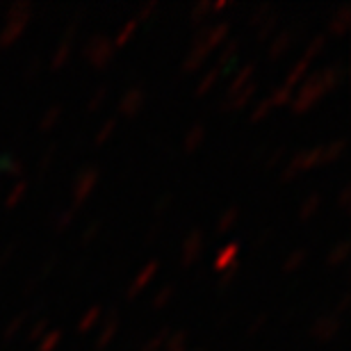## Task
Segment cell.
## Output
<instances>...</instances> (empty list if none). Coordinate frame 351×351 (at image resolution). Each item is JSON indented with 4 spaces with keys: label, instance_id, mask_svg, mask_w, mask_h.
I'll use <instances>...</instances> for the list:
<instances>
[{
    "label": "cell",
    "instance_id": "cell-1",
    "mask_svg": "<svg viewBox=\"0 0 351 351\" xmlns=\"http://www.w3.org/2000/svg\"><path fill=\"white\" fill-rule=\"evenodd\" d=\"M328 91L324 87V82H322V75L319 71H311L306 75V80L301 82V85L294 89V96H292V103L290 108L294 114H306L308 110H313L315 105L319 103L322 96H326Z\"/></svg>",
    "mask_w": 351,
    "mask_h": 351
},
{
    "label": "cell",
    "instance_id": "cell-2",
    "mask_svg": "<svg viewBox=\"0 0 351 351\" xmlns=\"http://www.w3.org/2000/svg\"><path fill=\"white\" fill-rule=\"evenodd\" d=\"M85 58L87 62L98 71L110 66V62L114 60V46H112V39L105 37V34H94L89 37L85 44Z\"/></svg>",
    "mask_w": 351,
    "mask_h": 351
},
{
    "label": "cell",
    "instance_id": "cell-3",
    "mask_svg": "<svg viewBox=\"0 0 351 351\" xmlns=\"http://www.w3.org/2000/svg\"><path fill=\"white\" fill-rule=\"evenodd\" d=\"M98 180H101V171H98V167H85L78 176H75L73 180V187H71V199H73V210L80 208L82 203H85L91 194H94V189L98 185Z\"/></svg>",
    "mask_w": 351,
    "mask_h": 351
},
{
    "label": "cell",
    "instance_id": "cell-4",
    "mask_svg": "<svg viewBox=\"0 0 351 351\" xmlns=\"http://www.w3.org/2000/svg\"><path fill=\"white\" fill-rule=\"evenodd\" d=\"M203 254V230L194 228L189 230L185 242H182V249H180V265L185 267H192L199 263V258Z\"/></svg>",
    "mask_w": 351,
    "mask_h": 351
},
{
    "label": "cell",
    "instance_id": "cell-5",
    "mask_svg": "<svg viewBox=\"0 0 351 351\" xmlns=\"http://www.w3.org/2000/svg\"><path fill=\"white\" fill-rule=\"evenodd\" d=\"M319 165H322V146H315V149H306L297 153V158H292V162L285 167L299 178L301 173L313 171L315 167H319Z\"/></svg>",
    "mask_w": 351,
    "mask_h": 351
},
{
    "label": "cell",
    "instance_id": "cell-6",
    "mask_svg": "<svg viewBox=\"0 0 351 351\" xmlns=\"http://www.w3.org/2000/svg\"><path fill=\"white\" fill-rule=\"evenodd\" d=\"M144 103H146V94L142 87H130L125 94L121 96V101H119V112H121L123 117H137L139 112L144 110Z\"/></svg>",
    "mask_w": 351,
    "mask_h": 351
},
{
    "label": "cell",
    "instance_id": "cell-7",
    "mask_svg": "<svg viewBox=\"0 0 351 351\" xmlns=\"http://www.w3.org/2000/svg\"><path fill=\"white\" fill-rule=\"evenodd\" d=\"M210 58V51L206 46H203V41L199 39V34L194 37V44L189 48L185 62H182V73H196L201 71L203 66H206V62Z\"/></svg>",
    "mask_w": 351,
    "mask_h": 351
},
{
    "label": "cell",
    "instance_id": "cell-8",
    "mask_svg": "<svg viewBox=\"0 0 351 351\" xmlns=\"http://www.w3.org/2000/svg\"><path fill=\"white\" fill-rule=\"evenodd\" d=\"M228 34H230V25L223 21V23H215L213 27H208V30H201L199 39L203 41V46L213 53V51H217V48H221L223 44H226Z\"/></svg>",
    "mask_w": 351,
    "mask_h": 351
},
{
    "label": "cell",
    "instance_id": "cell-9",
    "mask_svg": "<svg viewBox=\"0 0 351 351\" xmlns=\"http://www.w3.org/2000/svg\"><path fill=\"white\" fill-rule=\"evenodd\" d=\"M160 269V263L158 261H151V263H146L142 269L137 271V276L132 278V283L128 285V290H125V299H135L139 292L144 290L146 285L151 283L153 278H156V274Z\"/></svg>",
    "mask_w": 351,
    "mask_h": 351
},
{
    "label": "cell",
    "instance_id": "cell-10",
    "mask_svg": "<svg viewBox=\"0 0 351 351\" xmlns=\"http://www.w3.org/2000/svg\"><path fill=\"white\" fill-rule=\"evenodd\" d=\"M27 23L30 19H7L5 27L0 30V48H12L16 41H21Z\"/></svg>",
    "mask_w": 351,
    "mask_h": 351
},
{
    "label": "cell",
    "instance_id": "cell-11",
    "mask_svg": "<svg viewBox=\"0 0 351 351\" xmlns=\"http://www.w3.org/2000/svg\"><path fill=\"white\" fill-rule=\"evenodd\" d=\"M338 333H340V317H335V315H324V317H319L311 328V335L319 342L333 340Z\"/></svg>",
    "mask_w": 351,
    "mask_h": 351
},
{
    "label": "cell",
    "instance_id": "cell-12",
    "mask_svg": "<svg viewBox=\"0 0 351 351\" xmlns=\"http://www.w3.org/2000/svg\"><path fill=\"white\" fill-rule=\"evenodd\" d=\"M256 91H258V85H256V82H251V85H247L242 91H237V94L226 96L221 101V112H240V110H244L251 103V98L256 96Z\"/></svg>",
    "mask_w": 351,
    "mask_h": 351
},
{
    "label": "cell",
    "instance_id": "cell-13",
    "mask_svg": "<svg viewBox=\"0 0 351 351\" xmlns=\"http://www.w3.org/2000/svg\"><path fill=\"white\" fill-rule=\"evenodd\" d=\"M349 27H351V7L342 5L333 12L331 21H328V34L335 39H340L349 32Z\"/></svg>",
    "mask_w": 351,
    "mask_h": 351
},
{
    "label": "cell",
    "instance_id": "cell-14",
    "mask_svg": "<svg viewBox=\"0 0 351 351\" xmlns=\"http://www.w3.org/2000/svg\"><path fill=\"white\" fill-rule=\"evenodd\" d=\"M237 261H240V242H228V244H223V249L217 251L213 267L221 274V271H226L230 265H235Z\"/></svg>",
    "mask_w": 351,
    "mask_h": 351
},
{
    "label": "cell",
    "instance_id": "cell-15",
    "mask_svg": "<svg viewBox=\"0 0 351 351\" xmlns=\"http://www.w3.org/2000/svg\"><path fill=\"white\" fill-rule=\"evenodd\" d=\"M117 331H119V315H117V311H110L108 319H105V324H103V328H101V333H98V338H96V349H98V351L108 349V347H110V342L114 340Z\"/></svg>",
    "mask_w": 351,
    "mask_h": 351
},
{
    "label": "cell",
    "instance_id": "cell-16",
    "mask_svg": "<svg viewBox=\"0 0 351 351\" xmlns=\"http://www.w3.org/2000/svg\"><path fill=\"white\" fill-rule=\"evenodd\" d=\"M292 41H294V30H283V32L274 34V41L269 46V60L276 62V60L283 58V55L290 51Z\"/></svg>",
    "mask_w": 351,
    "mask_h": 351
},
{
    "label": "cell",
    "instance_id": "cell-17",
    "mask_svg": "<svg viewBox=\"0 0 351 351\" xmlns=\"http://www.w3.org/2000/svg\"><path fill=\"white\" fill-rule=\"evenodd\" d=\"M256 73V64H244L242 69H237L233 80L228 82V94L226 96H233L237 91H242L247 85H251V75Z\"/></svg>",
    "mask_w": 351,
    "mask_h": 351
},
{
    "label": "cell",
    "instance_id": "cell-18",
    "mask_svg": "<svg viewBox=\"0 0 351 351\" xmlns=\"http://www.w3.org/2000/svg\"><path fill=\"white\" fill-rule=\"evenodd\" d=\"M308 73H311V62L301 58V60H297V64H294V66L290 69V73L285 75V82H283V85H285V87H290V89H297V87L301 85V82L306 80V75H308Z\"/></svg>",
    "mask_w": 351,
    "mask_h": 351
},
{
    "label": "cell",
    "instance_id": "cell-19",
    "mask_svg": "<svg viewBox=\"0 0 351 351\" xmlns=\"http://www.w3.org/2000/svg\"><path fill=\"white\" fill-rule=\"evenodd\" d=\"M27 180L25 178H21V180H16L12 185V189L7 192V196H5V201H3V206H5V210H14V208H19L21 203H23V199H25V194H27Z\"/></svg>",
    "mask_w": 351,
    "mask_h": 351
},
{
    "label": "cell",
    "instance_id": "cell-20",
    "mask_svg": "<svg viewBox=\"0 0 351 351\" xmlns=\"http://www.w3.org/2000/svg\"><path fill=\"white\" fill-rule=\"evenodd\" d=\"M203 142H206V125H203V123H194L192 128L187 130L185 139H182V151H185V153H194Z\"/></svg>",
    "mask_w": 351,
    "mask_h": 351
},
{
    "label": "cell",
    "instance_id": "cell-21",
    "mask_svg": "<svg viewBox=\"0 0 351 351\" xmlns=\"http://www.w3.org/2000/svg\"><path fill=\"white\" fill-rule=\"evenodd\" d=\"M345 151H347V142H345V139H335V142L322 146V165L338 162V160L345 156Z\"/></svg>",
    "mask_w": 351,
    "mask_h": 351
},
{
    "label": "cell",
    "instance_id": "cell-22",
    "mask_svg": "<svg viewBox=\"0 0 351 351\" xmlns=\"http://www.w3.org/2000/svg\"><path fill=\"white\" fill-rule=\"evenodd\" d=\"M62 114H64V108H62V105H53V108H48V110L44 112V114H41V119H39L37 130H39V132H48V130H53L55 125L60 123Z\"/></svg>",
    "mask_w": 351,
    "mask_h": 351
},
{
    "label": "cell",
    "instance_id": "cell-23",
    "mask_svg": "<svg viewBox=\"0 0 351 351\" xmlns=\"http://www.w3.org/2000/svg\"><path fill=\"white\" fill-rule=\"evenodd\" d=\"M237 51H240V41L228 39L226 44L221 46V53H219V60H217V66H219L221 71H226V69L233 66V62L237 58Z\"/></svg>",
    "mask_w": 351,
    "mask_h": 351
},
{
    "label": "cell",
    "instance_id": "cell-24",
    "mask_svg": "<svg viewBox=\"0 0 351 351\" xmlns=\"http://www.w3.org/2000/svg\"><path fill=\"white\" fill-rule=\"evenodd\" d=\"M23 171H25V165L21 162V160L12 158V156L0 158V176H7V178L21 180V178H23Z\"/></svg>",
    "mask_w": 351,
    "mask_h": 351
},
{
    "label": "cell",
    "instance_id": "cell-25",
    "mask_svg": "<svg viewBox=\"0 0 351 351\" xmlns=\"http://www.w3.org/2000/svg\"><path fill=\"white\" fill-rule=\"evenodd\" d=\"M349 256H351V244L347 240H342V242L335 244L331 251H328L326 265L328 267H340V265H345L349 261Z\"/></svg>",
    "mask_w": 351,
    "mask_h": 351
},
{
    "label": "cell",
    "instance_id": "cell-26",
    "mask_svg": "<svg viewBox=\"0 0 351 351\" xmlns=\"http://www.w3.org/2000/svg\"><path fill=\"white\" fill-rule=\"evenodd\" d=\"M219 78H221V69L219 66H213V69H208L206 71V75L199 80V85H196V98H203L208 94V91H213V87L219 82Z\"/></svg>",
    "mask_w": 351,
    "mask_h": 351
},
{
    "label": "cell",
    "instance_id": "cell-27",
    "mask_svg": "<svg viewBox=\"0 0 351 351\" xmlns=\"http://www.w3.org/2000/svg\"><path fill=\"white\" fill-rule=\"evenodd\" d=\"M101 317H103V308L101 306H91L89 311L78 319V326H75V331H78V333H89L91 328H96V324L101 322Z\"/></svg>",
    "mask_w": 351,
    "mask_h": 351
},
{
    "label": "cell",
    "instance_id": "cell-28",
    "mask_svg": "<svg viewBox=\"0 0 351 351\" xmlns=\"http://www.w3.org/2000/svg\"><path fill=\"white\" fill-rule=\"evenodd\" d=\"M73 55V44H69V41H62V44L55 48L53 58H51V69L53 71H60V69H64L69 64V60H71Z\"/></svg>",
    "mask_w": 351,
    "mask_h": 351
},
{
    "label": "cell",
    "instance_id": "cell-29",
    "mask_svg": "<svg viewBox=\"0 0 351 351\" xmlns=\"http://www.w3.org/2000/svg\"><path fill=\"white\" fill-rule=\"evenodd\" d=\"M319 208H322V194H319V192H315V194H311V196H308V199L299 206V219H301V221H311L313 217L319 213Z\"/></svg>",
    "mask_w": 351,
    "mask_h": 351
},
{
    "label": "cell",
    "instance_id": "cell-30",
    "mask_svg": "<svg viewBox=\"0 0 351 351\" xmlns=\"http://www.w3.org/2000/svg\"><path fill=\"white\" fill-rule=\"evenodd\" d=\"M306 258H308V251L306 249L292 251V254L283 261V265H280V271H283V274H297L301 267H304Z\"/></svg>",
    "mask_w": 351,
    "mask_h": 351
},
{
    "label": "cell",
    "instance_id": "cell-31",
    "mask_svg": "<svg viewBox=\"0 0 351 351\" xmlns=\"http://www.w3.org/2000/svg\"><path fill=\"white\" fill-rule=\"evenodd\" d=\"M73 221H75V210L73 208H66V210H62V213H58L53 217V230L55 233H66L69 228L73 226Z\"/></svg>",
    "mask_w": 351,
    "mask_h": 351
},
{
    "label": "cell",
    "instance_id": "cell-32",
    "mask_svg": "<svg viewBox=\"0 0 351 351\" xmlns=\"http://www.w3.org/2000/svg\"><path fill=\"white\" fill-rule=\"evenodd\" d=\"M237 219H240V210H237L235 206H230L228 210H223L221 217H219V221H217V233L223 235V233H228V230H233Z\"/></svg>",
    "mask_w": 351,
    "mask_h": 351
},
{
    "label": "cell",
    "instance_id": "cell-33",
    "mask_svg": "<svg viewBox=\"0 0 351 351\" xmlns=\"http://www.w3.org/2000/svg\"><path fill=\"white\" fill-rule=\"evenodd\" d=\"M137 27H139V23L135 19H130V21H125V23L121 25V30L117 32V37H114V41H112V46H114V51L117 48H121V46H125L128 41L135 37V32H137Z\"/></svg>",
    "mask_w": 351,
    "mask_h": 351
},
{
    "label": "cell",
    "instance_id": "cell-34",
    "mask_svg": "<svg viewBox=\"0 0 351 351\" xmlns=\"http://www.w3.org/2000/svg\"><path fill=\"white\" fill-rule=\"evenodd\" d=\"M173 297H176V287L173 285L160 287V290L156 292V297L151 299V308H153V311H162V308H167L171 304Z\"/></svg>",
    "mask_w": 351,
    "mask_h": 351
},
{
    "label": "cell",
    "instance_id": "cell-35",
    "mask_svg": "<svg viewBox=\"0 0 351 351\" xmlns=\"http://www.w3.org/2000/svg\"><path fill=\"white\" fill-rule=\"evenodd\" d=\"M292 96H294V89L280 85V87H276V89L271 91V96H267V98H269L271 108L276 110V108H285V105H290L292 103Z\"/></svg>",
    "mask_w": 351,
    "mask_h": 351
},
{
    "label": "cell",
    "instance_id": "cell-36",
    "mask_svg": "<svg viewBox=\"0 0 351 351\" xmlns=\"http://www.w3.org/2000/svg\"><path fill=\"white\" fill-rule=\"evenodd\" d=\"M25 322H27V313H19L16 317H12V322L5 326V331H3V342H12L14 338H16V335L23 331Z\"/></svg>",
    "mask_w": 351,
    "mask_h": 351
},
{
    "label": "cell",
    "instance_id": "cell-37",
    "mask_svg": "<svg viewBox=\"0 0 351 351\" xmlns=\"http://www.w3.org/2000/svg\"><path fill=\"white\" fill-rule=\"evenodd\" d=\"M324 48H326V34H315V37L311 39V44L306 46L304 60H308L313 64V60L319 58V55L324 53Z\"/></svg>",
    "mask_w": 351,
    "mask_h": 351
},
{
    "label": "cell",
    "instance_id": "cell-38",
    "mask_svg": "<svg viewBox=\"0 0 351 351\" xmlns=\"http://www.w3.org/2000/svg\"><path fill=\"white\" fill-rule=\"evenodd\" d=\"M62 338H64L62 328H53V331H48L44 338L37 342V351H55V349L60 347Z\"/></svg>",
    "mask_w": 351,
    "mask_h": 351
},
{
    "label": "cell",
    "instance_id": "cell-39",
    "mask_svg": "<svg viewBox=\"0 0 351 351\" xmlns=\"http://www.w3.org/2000/svg\"><path fill=\"white\" fill-rule=\"evenodd\" d=\"M5 19H32V5L27 0H16L7 7Z\"/></svg>",
    "mask_w": 351,
    "mask_h": 351
},
{
    "label": "cell",
    "instance_id": "cell-40",
    "mask_svg": "<svg viewBox=\"0 0 351 351\" xmlns=\"http://www.w3.org/2000/svg\"><path fill=\"white\" fill-rule=\"evenodd\" d=\"M276 32H278V16H276V14H271L265 23H261L256 27V39L258 41H267L269 37H274Z\"/></svg>",
    "mask_w": 351,
    "mask_h": 351
},
{
    "label": "cell",
    "instance_id": "cell-41",
    "mask_svg": "<svg viewBox=\"0 0 351 351\" xmlns=\"http://www.w3.org/2000/svg\"><path fill=\"white\" fill-rule=\"evenodd\" d=\"M208 14H210V0H199L194 7H192V14H189V19H192V25L199 27L208 21Z\"/></svg>",
    "mask_w": 351,
    "mask_h": 351
},
{
    "label": "cell",
    "instance_id": "cell-42",
    "mask_svg": "<svg viewBox=\"0 0 351 351\" xmlns=\"http://www.w3.org/2000/svg\"><path fill=\"white\" fill-rule=\"evenodd\" d=\"M274 14V5L271 3H263V5H258L254 12H251V16H249V25L251 27H258L261 23H265L267 19H269Z\"/></svg>",
    "mask_w": 351,
    "mask_h": 351
},
{
    "label": "cell",
    "instance_id": "cell-43",
    "mask_svg": "<svg viewBox=\"0 0 351 351\" xmlns=\"http://www.w3.org/2000/svg\"><path fill=\"white\" fill-rule=\"evenodd\" d=\"M114 130H117V119H108V121L98 128L96 137H94V144L96 146H105L112 139V135H114Z\"/></svg>",
    "mask_w": 351,
    "mask_h": 351
},
{
    "label": "cell",
    "instance_id": "cell-44",
    "mask_svg": "<svg viewBox=\"0 0 351 351\" xmlns=\"http://www.w3.org/2000/svg\"><path fill=\"white\" fill-rule=\"evenodd\" d=\"M169 328H160V331L153 335V338L149 342H144V347L139 349V351H160V349H165V342L167 338H169Z\"/></svg>",
    "mask_w": 351,
    "mask_h": 351
},
{
    "label": "cell",
    "instance_id": "cell-45",
    "mask_svg": "<svg viewBox=\"0 0 351 351\" xmlns=\"http://www.w3.org/2000/svg\"><path fill=\"white\" fill-rule=\"evenodd\" d=\"M58 142H53V144H48V149L44 151V156L39 158V169H37V173L39 176H44L48 169H51V165H53V160H55V156H58Z\"/></svg>",
    "mask_w": 351,
    "mask_h": 351
},
{
    "label": "cell",
    "instance_id": "cell-46",
    "mask_svg": "<svg viewBox=\"0 0 351 351\" xmlns=\"http://www.w3.org/2000/svg\"><path fill=\"white\" fill-rule=\"evenodd\" d=\"M167 351H178V349H187V331H173L169 333V338L165 342Z\"/></svg>",
    "mask_w": 351,
    "mask_h": 351
},
{
    "label": "cell",
    "instance_id": "cell-47",
    "mask_svg": "<svg viewBox=\"0 0 351 351\" xmlns=\"http://www.w3.org/2000/svg\"><path fill=\"white\" fill-rule=\"evenodd\" d=\"M46 333H48V319H37L30 326V331H27V342H30V345H37Z\"/></svg>",
    "mask_w": 351,
    "mask_h": 351
},
{
    "label": "cell",
    "instance_id": "cell-48",
    "mask_svg": "<svg viewBox=\"0 0 351 351\" xmlns=\"http://www.w3.org/2000/svg\"><path fill=\"white\" fill-rule=\"evenodd\" d=\"M237 271H240V261H237L235 265H230L226 271H221V276H219V283H217V290L223 292V290H228L230 283L235 280L237 276Z\"/></svg>",
    "mask_w": 351,
    "mask_h": 351
},
{
    "label": "cell",
    "instance_id": "cell-49",
    "mask_svg": "<svg viewBox=\"0 0 351 351\" xmlns=\"http://www.w3.org/2000/svg\"><path fill=\"white\" fill-rule=\"evenodd\" d=\"M105 101H108V89L105 87H98L94 94H91L89 98V103H87V112H96V110H101Z\"/></svg>",
    "mask_w": 351,
    "mask_h": 351
},
{
    "label": "cell",
    "instance_id": "cell-50",
    "mask_svg": "<svg viewBox=\"0 0 351 351\" xmlns=\"http://www.w3.org/2000/svg\"><path fill=\"white\" fill-rule=\"evenodd\" d=\"M274 108H271V103H269V98H263V101L261 103H258L256 105V108H254V112H251V123H258V121H263V119L267 117V114H269V112H271Z\"/></svg>",
    "mask_w": 351,
    "mask_h": 351
},
{
    "label": "cell",
    "instance_id": "cell-51",
    "mask_svg": "<svg viewBox=\"0 0 351 351\" xmlns=\"http://www.w3.org/2000/svg\"><path fill=\"white\" fill-rule=\"evenodd\" d=\"M98 235H101V221H91L89 226L85 228V233H82L80 244H82V247H89V244L94 242Z\"/></svg>",
    "mask_w": 351,
    "mask_h": 351
},
{
    "label": "cell",
    "instance_id": "cell-52",
    "mask_svg": "<svg viewBox=\"0 0 351 351\" xmlns=\"http://www.w3.org/2000/svg\"><path fill=\"white\" fill-rule=\"evenodd\" d=\"M283 158H285V146H278V149H274L269 153V158H267L265 167H267V169H276V167L283 162Z\"/></svg>",
    "mask_w": 351,
    "mask_h": 351
},
{
    "label": "cell",
    "instance_id": "cell-53",
    "mask_svg": "<svg viewBox=\"0 0 351 351\" xmlns=\"http://www.w3.org/2000/svg\"><path fill=\"white\" fill-rule=\"evenodd\" d=\"M158 12V0H151V3H146V5H142V10H139V14H137V23H144V21H149L153 14Z\"/></svg>",
    "mask_w": 351,
    "mask_h": 351
},
{
    "label": "cell",
    "instance_id": "cell-54",
    "mask_svg": "<svg viewBox=\"0 0 351 351\" xmlns=\"http://www.w3.org/2000/svg\"><path fill=\"white\" fill-rule=\"evenodd\" d=\"M267 319H269V317H267V313H261L254 322H251V326H249V338H256L258 333H263V328L267 326Z\"/></svg>",
    "mask_w": 351,
    "mask_h": 351
},
{
    "label": "cell",
    "instance_id": "cell-55",
    "mask_svg": "<svg viewBox=\"0 0 351 351\" xmlns=\"http://www.w3.org/2000/svg\"><path fill=\"white\" fill-rule=\"evenodd\" d=\"M25 78L27 80H32V78H37V75L41 73V60L39 58H30L27 60V64H25Z\"/></svg>",
    "mask_w": 351,
    "mask_h": 351
},
{
    "label": "cell",
    "instance_id": "cell-56",
    "mask_svg": "<svg viewBox=\"0 0 351 351\" xmlns=\"http://www.w3.org/2000/svg\"><path fill=\"white\" fill-rule=\"evenodd\" d=\"M171 201H173V194H165V196H160V199H158V203H156V208H153V215H156V217H160V215L165 213L167 208L171 206Z\"/></svg>",
    "mask_w": 351,
    "mask_h": 351
},
{
    "label": "cell",
    "instance_id": "cell-57",
    "mask_svg": "<svg viewBox=\"0 0 351 351\" xmlns=\"http://www.w3.org/2000/svg\"><path fill=\"white\" fill-rule=\"evenodd\" d=\"M338 206L342 210H347L351 206V185H345L340 189V194H338Z\"/></svg>",
    "mask_w": 351,
    "mask_h": 351
},
{
    "label": "cell",
    "instance_id": "cell-58",
    "mask_svg": "<svg viewBox=\"0 0 351 351\" xmlns=\"http://www.w3.org/2000/svg\"><path fill=\"white\" fill-rule=\"evenodd\" d=\"M349 304H351V297L345 292L342 294V299L338 301V308H335V317H340V315H345L349 311Z\"/></svg>",
    "mask_w": 351,
    "mask_h": 351
},
{
    "label": "cell",
    "instance_id": "cell-59",
    "mask_svg": "<svg viewBox=\"0 0 351 351\" xmlns=\"http://www.w3.org/2000/svg\"><path fill=\"white\" fill-rule=\"evenodd\" d=\"M14 251H16V242L7 244V249H3V254H0V267H3V265H7V263H10V261H12Z\"/></svg>",
    "mask_w": 351,
    "mask_h": 351
},
{
    "label": "cell",
    "instance_id": "cell-60",
    "mask_svg": "<svg viewBox=\"0 0 351 351\" xmlns=\"http://www.w3.org/2000/svg\"><path fill=\"white\" fill-rule=\"evenodd\" d=\"M160 233H162V223L158 221L156 226H153V228L149 230V233H146V244H153V242H156Z\"/></svg>",
    "mask_w": 351,
    "mask_h": 351
},
{
    "label": "cell",
    "instance_id": "cell-61",
    "mask_svg": "<svg viewBox=\"0 0 351 351\" xmlns=\"http://www.w3.org/2000/svg\"><path fill=\"white\" fill-rule=\"evenodd\" d=\"M274 235V226H269V228H265L263 233H261V237H258V240L254 242V247L258 249V247H263V244H267L269 242V237Z\"/></svg>",
    "mask_w": 351,
    "mask_h": 351
},
{
    "label": "cell",
    "instance_id": "cell-62",
    "mask_svg": "<svg viewBox=\"0 0 351 351\" xmlns=\"http://www.w3.org/2000/svg\"><path fill=\"white\" fill-rule=\"evenodd\" d=\"M228 5V0H215V3H210V12H223Z\"/></svg>",
    "mask_w": 351,
    "mask_h": 351
},
{
    "label": "cell",
    "instance_id": "cell-63",
    "mask_svg": "<svg viewBox=\"0 0 351 351\" xmlns=\"http://www.w3.org/2000/svg\"><path fill=\"white\" fill-rule=\"evenodd\" d=\"M194 351H206V349H194Z\"/></svg>",
    "mask_w": 351,
    "mask_h": 351
},
{
    "label": "cell",
    "instance_id": "cell-64",
    "mask_svg": "<svg viewBox=\"0 0 351 351\" xmlns=\"http://www.w3.org/2000/svg\"><path fill=\"white\" fill-rule=\"evenodd\" d=\"M178 351H187V349H178Z\"/></svg>",
    "mask_w": 351,
    "mask_h": 351
}]
</instances>
